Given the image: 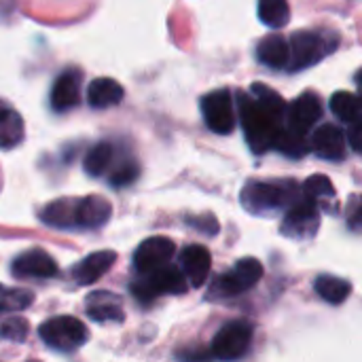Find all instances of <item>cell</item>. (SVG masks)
I'll return each instance as SVG.
<instances>
[{
	"label": "cell",
	"instance_id": "30",
	"mask_svg": "<svg viewBox=\"0 0 362 362\" xmlns=\"http://www.w3.org/2000/svg\"><path fill=\"white\" fill-rule=\"evenodd\" d=\"M303 195H308L316 202L329 199V197H335V187L325 174H314L303 182Z\"/></svg>",
	"mask_w": 362,
	"mask_h": 362
},
{
	"label": "cell",
	"instance_id": "29",
	"mask_svg": "<svg viewBox=\"0 0 362 362\" xmlns=\"http://www.w3.org/2000/svg\"><path fill=\"white\" fill-rule=\"evenodd\" d=\"M252 95H255V100H257L263 108H267L272 115H276V117H280V119L286 115V104H284V100H282L272 87L261 85V83H255V85H252Z\"/></svg>",
	"mask_w": 362,
	"mask_h": 362
},
{
	"label": "cell",
	"instance_id": "3",
	"mask_svg": "<svg viewBox=\"0 0 362 362\" xmlns=\"http://www.w3.org/2000/svg\"><path fill=\"white\" fill-rule=\"evenodd\" d=\"M138 282L132 284V293L138 301L148 303L159 295H182L187 293V276L174 265H161L148 274H142Z\"/></svg>",
	"mask_w": 362,
	"mask_h": 362
},
{
	"label": "cell",
	"instance_id": "23",
	"mask_svg": "<svg viewBox=\"0 0 362 362\" xmlns=\"http://www.w3.org/2000/svg\"><path fill=\"white\" fill-rule=\"evenodd\" d=\"M314 288L327 303H333V305L344 303L352 293V284L341 278H335V276H320L316 280Z\"/></svg>",
	"mask_w": 362,
	"mask_h": 362
},
{
	"label": "cell",
	"instance_id": "20",
	"mask_svg": "<svg viewBox=\"0 0 362 362\" xmlns=\"http://www.w3.org/2000/svg\"><path fill=\"white\" fill-rule=\"evenodd\" d=\"M121 100H123L121 83H117L115 78H108V76L91 81V85L87 89V102L93 108H110V106H117Z\"/></svg>",
	"mask_w": 362,
	"mask_h": 362
},
{
	"label": "cell",
	"instance_id": "33",
	"mask_svg": "<svg viewBox=\"0 0 362 362\" xmlns=\"http://www.w3.org/2000/svg\"><path fill=\"white\" fill-rule=\"evenodd\" d=\"M348 142H350V146L356 153H362V115L350 123V127H348Z\"/></svg>",
	"mask_w": 362,
	"mask_h": 362
},
{
	"label": "cell",
	"instance_id": "31",
	"mask_svg": "<svg viewBox=\"0 0 362 362\" xmlns=\"http://www.w3.org/2000/svg\"><path fill=\"white\" fill-rule=\"evenodd\" d=\"M28 331H30L28 320L19 318V316H13L0 325V337L8 339V341H23L28 337Z\"/></svg>",
	"mask_w": 362,
	"mask_h": 362
},
{
	"label": "cell",
	"instance_id": "2",
	"mask_svg": "<svg viewBox=\"0 0 362 362\" xmlns=\"http://www.w3.org/2000/svg\"><path fill=\"white\" fill-rule=\"evenodd\" d=\"M297 182L293 180H274L259 182L250 180L242 189V206L250 214H274L280 210H288L297 202Z\"/></svg>",
	"mask_w": 362,
	"mask_h": 362
},
{
	"label": "cell",
	"instance_id": "32",
	"mask_svg": "<svg viewBox=\"0 0 362 362\" xmlns=\"http://www.w3.org/2000/svg\"><path fill=\"white\" fill-rule=\"evenodd\" d=\"M140 174V168L134 163V161H125L123 165H119L112 176H110V185L112 187H125V185H132Z\"/></svg>",
	"mask_w": 362,
	"mask_h": 362
},
{
	"label": "cell",
	"instance_id": "28",
	"mask_svg": "<svg viewBox=\"0 0 362 362\" xmlns=\"http://www.w3.org/2000/svg\"><path fill=\"white\" fill-rule=\"evenodd\" d=\"M34 301V295L25 288H8L0 284V316H8L15 312H21L30 308Z\"/></svg>",
	"mask_w": 362,
	"mask_h": 362
},
{
	"label": "cell",
	"instance_id": "22",
	"mask_svg": "<svg viewBox=\"0 0 362 362\" xmlns=\"http://www.w3.org/2000/svg\"><path fill=\"white\" fill-rule=\"evenodd\" d=\"M25 136L23 119L17 110L0 104V148H15Z\"/></svg>",
	"mask_w": 362,
	"mask_h": 362
},
{
	"label": "cell",
	"instance_id": "8",
	"mask_svg": "<svg viewBox=\"0 0 362 362\" xmlns=\"http://www.w3.org/2000/svg\"><path fill=\"white\" fill-rule=\"evenodd\" d=\"M261 278H263V265H261V261H257L252 257H246V259H240L233 265L231 272L223 274L216 280L214 291L221 293L223 297H235L240 293L250 291Z\"/></svg>",
	"mask_w": 362,
	"mask_h": 362
},
{
	"label": "cell",
	"instance_id": "6",
	"mask_svg": "<svg viewBox=\"0 0 362 362\" xmlns=\"http://www.w3.org/2000/svg\"><path fill=\"white\" fill-rule=\"evenodd\" d=\"M318 227H320L318 202L303 195L288 208L282 223V233L293 240H310L316 235Z\"/></svg>",
	"mask_w": 362,
	"mask_h": 362
},
{
	"label": "cell",
	"instance_id": "12",
	"mask_svg": "<svg viewBox=\"0 0 362 362\" xmlns=\"http://www.w3.org/2000/svg\"><path fill=\"white\" fill-rule=\"evenodd\" d=\"M81 81L83 72L78 68H68L57 76L51 89V106L55 112L70 110L81 102Z\"/></svg>",
	"mask_w": 362,
	"mask_h": 362
},
{
	"label": "cell",
	"instance_id": "7",
	"mask_svg": "<svg viewBox=\"0 0 362 362\" xmlns=\"http://www.w3.org/2000/svg\"><path fill=\"white\" fill-rule=\"evenodd\" d=\"M250 341L252 325L246 320H233L216 333L212 341V354L221 361H235L248 352Z\"/></svg>",
	"mask_w": 362,
	"mask_h": 362
},
{
	"label": "cell",
	"instance_id": "24",
	"mask_svg": "<svg viewBox=\"0 0 362 362\" xmlns=\"http://www.w3.org/2000/svg\"><path fill=\"white\" fill-rule=\"evenodd\" d=\"M331 110L339 121L352 123L362 115V98L350 91H335L331 95Z\"/></svg>",
	"mask_w": 362,
	"mask_h": 362
},
{
	"label": "cell",
	"instance_id": "5",
	"mask_svg": "<svg viewBox=\"0 0 362 362\" xmlns=\"http://www.w3.org/2000/svg\"><path fill=\"white\" fill-rule=\"evenodd\" d=\"M335 45H329L327 34L301 30L291 36V59H288V70L297 72L303 68H310L318 64L327 53H331Z\"/></svg>",
	"mask_w": 362,
	"mask_h": 362
},
{
	"label": "cell",
	"instance_id": "21",
	"mask_svg": "<svg viewBox=\"0 0 362 362\" xmlns=\"http://www.w3.org/2000/svg\"><path fill=\"white\" fill-rule=\"evenodd\" d=\"M78 199H57L45 206L40 212V221L53 229H76L74 212H76Z\"/></svg>",
	"mask_w": 362,
	"mask_h": 362
},
{
	"label": "cell",
	"instance_id": "10",
	"mask_svg": "<svg viewBox=\"0 0 362 362\" xmlns=\"http://www.w3.org/2000/svg\"><path fill=\"white\" fill-rule=\"evenodd\" d=\"M322 117V102L316 93L312 91H303L288 108H286V127L299 132V134H308L312 129V125L318 123V119Z\"/></svg>",
	"mask_w": 362,
	"mask_h": 362
},
{
	"label": "cell",
	"instance_id": "14",
	"mask_svg": "<svg viewBox=\"0 0 362 362\" xmlns=\"http://www.w3.org/2000/svg\"><path fill=\"white\" fill-rule=\"evenodd\" d=\"M112 216V206L108 199L100 195H87L76 202V229H100L104 227Z\"/></svg>",
	"mask_w": 362,
	"mask_h": 362
},
{
	"label": "cell",
	"instance_id": "9",
	"mask_svg": "<svg viewBox=\"0 0 362 362\" xmlns=\"http://www.w3.org/2000/svg\"><path fill=\"white\" fill-rule=\"evenodd\" d=\"M202 115L206 125L221 136H227L235 127V110H233V100L227 89H218L208 93L202 100Z\"/></svg>",
	"mask_w": 362,
	"mask_h": 362
},
{
	"label": "cell",
	"instance_id": "15",
	"mask_svg": "<svg viewBox=\"0 0 362 362\" xmlns=\"http://www.w3.org/2000/svg\"><path fill=\"white\" fill-rule=\"evenodd\" d=\"M13 274L19 278H53L57 274V265L45 250L32 248L13 261Z\"/></svg>",
	"mask_w": 362,
	"mask_h": 362
},
{
	"label": "cell",
	"instance_id": "27",
	"mask_svg": "<svg viewBox=\"0 0 362 362\" xmlns=\"http://www.w3.org/2000/svg\"><path fill=\"white\" fill-rule=\"evenodd\" d=\"M274 146L280 153H284L288 157H295V159L297 157H303L310 151V144L305 142V134H299V132H295L291 127H280Z\"/></svg>",
	"mask_w": 362,
	"mask_h": 362
},
{
	"label": "cell",
	"instance_id": "25",
	"mask_svg": "<svg viewBox=\"0 0 362 362\" xmlns=\"http://www.w3.org/2000/svg\"><path fill=\"white\" fill-rule=\"evenodd\" d=\"M259 19L269 28H284L291 19L288 0H259Z\"/></svg>",
	"mask_w": 362,
	"mask_h": 362
},
{
	"label": "cell",
	"instance_id": "34",
	"mask_svg": "<svg viewBox=\"0 0 362 362\" xmlns=\"http://www.w3.org/2000/svg\"><path fill=\"white\" fill-rule=\"evenodd\" d=\"M350 223L356 227V225H362V197L358 199V206L350 210Z\"/></svg>",
	"mask_w": 362,
	"mask_h": 362
},
{
	"label": "cell",
	"instance_id": "17",
	"mask_svg": "<svg viewBox=\"0 0 362 362\" xmlns=\"http://www.w3.org/2000/svg\"><path fill=\"white\" fill-rule=\"evenodd\" d=\"M87 316L95 322H123V305L121 299L112 293L100 291L91 293L85 301Z\"/></svg>",
	"mask_w": 362,
	"mask_h": 362
},
{
	"label": "cell",
	"instance_id": "1",
	"mask_svg": "<svg viewBox=\"0 0 362 362\" xmlns=\"http://www.w3.org/2000/svg\"><path fill=\"white\" fill-rule=\"evenodd\" d=\"M238 102H240V117L244 123V134L250 151L257 155L269 151L280 132V117L272 115L248 93H240Z\"/></svg>",
	"mask_w": 362,
	"mask_h": 362
},
{
	"label": "cell",
	"instance_id": "26",
	"mask_svg": "<svg viewBox=\"0 0 362 362\" xmlns=\"http://www.w3.org/2000/svg\"><path fill=\"white\" fill-rule=\"evenodd\" d=\"M112 159H115V148H112V144L100 142V144H95V146L87 153L83 168H85V172H87L89 176L98 178V176H102V174L110 168Z\"/></svg>",
	"mask_w": 362,
	"mask_h": 362
},
{
	"label": "cell",
	"instance_id": "35",
	"mask_svg": "<svg viewBox=\"0 0 362 362\" xmlns=\"http://www.w3.org/2000/svg\"><path fill=\"white\" fill-rule=\"evenodd\" d=\"M356 83H358V85H361V87H362V70H361V72H358V74H356Z\"/></svg>",
	"mask_w": 362,
	"mask_h": 362
},
{
	"label": "cell",
	"instance_id": "19",
	"mask_svg": "<svg viewBox=\"0 0 362 362\" xmlns=\"http://www.w3.org/2000/svg\"><path fill=\"white\" fill-rule=\"evenodd\" d=\"M257 55H259L261 64H265L267 68H274V70L286 68L288 59H291V45L280 34H269L259 42Z\"/></svg>",
	"mask_w": 362,
	"mask_h": 362
},
{
	"label": "cell",
	"instance_id": "16",
	"mask_svg": "<svg viewBox=\"0 0 362 362\" xmlns=\"http://www.w3.org/2000/svg\"><path fill=\"white\" fill-rule=\"evenodd\" d=\"M180 265H182V272H185L189 284L199 288L208 280V276H210L212 257H210V252L204 246L191 244V246H187L180 252Z\"/></svg>",
	"mask_w": 362,
	"mask_h": 362
},
{
	"label": "cell",
	"instance_id": "11",
	"mask_svg": "<svg viewBox=\"0 0 362 362\" xmlns=\"http://www.w3.org/2000/svg\"><path fill=\"white\" fill-rule=\"evenodd\" d=\"M174 250H176V246L170 238H161V235L148 238L138 246V250L134 255V267L140 274H148L161 265H168L170 259L174 257Z\"/></svg>",
	"mask_w": 362,
	"mask_h": 362
},
{
	"label": "cell",
	"instance_id": "13",
	"mask_svg": "<svg viewBox=\"0 0 362 362\" xmlns=\"http://www.w3.org/2000/svg\"><path fill=\"white\" fill-rule=\"evenodd\" d=\"M310 148L320 159L339 161L346 157V134L337 125H320L312 134Z\"/></svg>",
	"mask_w": 362,
	"mask_h": 362
},
{
	"label": "cell",
	"instance_id": "4",
	"mask_svg": "<svg viewBox=\"0 0 362 362\" xmlns=\"http://www.w3.org/2000/svg\"><path fill=\"white\" fill-rule=\"evenodd\" d=\"M38 335L55 352H76L89 339L87 327L74 316H55L42 322Z\"/></svg>",
	"mask_w": 362,
	"mask_h": 362
},
{
	"label": "cell",
	"instance_id": "18",
	"mask_svg": "<svg viewBox=\"0 0 362 362\" xmlns=\"http://www.w3.org/2000/svg\"><path fill=\"white\" fill-rule=\"evenodd\" d=\"M115 261H117V252H112V250H100V252H93L89 257H85L74 267V280H76V284L89 286V284L98 282L104 274L110 272V267L115 265Z\"/></svg>",
	"mask_w": 362,
	"mask_h": 362
}]
</instances>
